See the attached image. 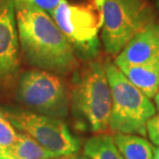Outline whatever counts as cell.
I'll list each match as a JSON object with an SVG mask.
<instances>
[{
    "instance_id": "cell-21",
    "label": "cell",
    "mask_w": 159,
    "mask_h": 159,
    "mask_svg": "<svg viewBox=\"0 0 159 159\" xmlns=\"http://www.w3.org/2000/svg\"><path fill=\"white\" fill-rule=\"evenodd\" d=\"M1 1H2V0H0V3H1Z\"/></svg>"
},
{
    "instance_id": "cell-11",
    "label": "cell",
    "mask_w": 159,
    "mask_h": 159,
    "mask_svg": "<svg viewBox=\"0 0 159 159\" xmlns=\"http://www.w3.org/2000/svg\"><path fill=\"white\" fill-rule=\"evenodd\" d=\"M8 155L14 159H56V154L48 151L24 132H18L14 144L7 146Z\"/></svg>"
},
{
    "instance_id": "cell-19",
    "label": "cell",
    "mask_w": 159,
    "mask_h": 159,
    "mask_svg": "<svg viewBox=\"0 0 159 159\" xmlns=\"http://www.w3.org/2000/svg\"><path fill=\"white\" fill-rule=\"evenodd\" d=\"M69 159H89V158L87 156H85V155H72Z\"/></svg>"
},
{
    "instance_id": "cell-1",
    "label": "cell",
    "mask_w": 159,
    "mask_h": 159,
    "mask_svg": "<svg viewBox=\"0 0 159 159\" xmlns=\"http://www.w3.org/2000/svg\"><path fill=\"white\" fill-rule=\"evenodd\" d=\"M14 4L20 47L27 63L56 75L74 72L77 55L50 14L24 3Z\"/></svg>"
},
{
    "instance_id": "cell-16",
    "label": "cell",
    "mask_w": 159,
    "mask_h": 159,
    "mask_svg": "<svg viewBox=\"0 0 159 159\" xmlns=\"http://www.w3.org/2000/svg\"><path fill=\"white\" fill-rule=\"evenodd\" d=\"M147 134L150 141L159 147V114L154 115L147 123Z\"/></svg>"
},
{
    "instance_id": "cell-4",
    "label": "cell",
    "mask_w": 159,
    "mask_h": 159,
    "mask_svg": "<svg viewBox=\"0 0 159 159\" xmlns=\"http://www.w3.org/2000/svg\"><path fill=\"white\" fill-rule=\"evenodd\" d=\"M102 4L103 0H63L50 14L75 55L85 61L96 59L99 54Z\"/></svg>"
},
{
    "instance_id": "cell-13",
    "label": "cell",
    "mask_w": 159,
    "mask_h": 159,
    "mask_svg": "<svg viewBox=\"0 0 159 159\" xmlns=\"http://www.w3.org/2000/svg\"><path fill=\"white\" fill-rule=\"evenodd\" d=\"M84 155L89 159H124L113 136L97 133L89 138L84 144Z\"/></svg>"
},
{
    "instance_id": "cell-18",
    "label": "cell",
    "mask_w": 159,
    "mask_h": 159,
    "mask_svg": "<svg viewBox=\"0 0 159 159\" xmlns=\"http://www.w3.org/2000/svg\"><path fill=\"white\" fill-rule=\"evenodd\" d=\"M154 100H155V104H156V109L159 111V88H158L156 95H155V97H154Z\"/></svg>"
},
{
    "instance_id": "cell-17",
    "label": "cell",
    "mask_w": 159,
    "mask_h": 159,
    "mask_svg": "<svg viewBox=\"0 0 159 159\" xmlns=\"http://www.w3.org/2000/svg\"><path fill=\"white\" fill-rule=\"evenodd\" d=\"M152 159H159V147H153V158Z\"/></svg>"
},
{
    "instance_id": "cell-5",
    "label": "cell",
    "mask_w": 159,
    "mask_h": 159,
    "mask_svg": "<svg viewBox=\"0 0 159 159\" xmlns=\"http://www.w3.org/2000/svg\"><path fill=\"white\" fill-rule=\"evenodd\" d=\"M101 41L106 52L117 57L126 44L152 22L144 0H103Z\"/></svg>"
},
{
    "instance_id": "cell-6",
    "label": "cell",
    "mask_w": 159,
    "mask_h": 159,
    "mask_svg": "<svg viewBox=\"0 0 159 159\" xmlns=\"http://www.w3.org/2000/svg\"><path fill=\"white\" fill-rule=\"evenodd\" d=\"M17 98L32 112L63 119L70 107V94L58 75L35 68L22 74L18 80Z\"/></svg>"
},
{
    "instance_id": "cell-15",
    "label": "cell",
    "mask_w": 159,
    "mask_h": 159,
    "mask_svg": "<svg viewBox=\"0 0 159 159\" xmlns=\"http://www.w3.org/2000/svg\"><path fill=\"white\" fill-rule=\"evenodd\" d=\"M14 3H24V4L34 6V7L40 8L51 14L63 0H12Z\"/></svg>"
},
{
    "instance_id": "cell-3",
    "label": "cell",
    "mask_w": 159,
    "mask_h": 159,
    "mask_svg": "<svg viewBox=\"0 0 159 159\" xmlns=\"http://www.w3.org/2000/svg\"><path fill=\"white\" fill-rule=\"evenodd\" d=\"M112 94L109 128L114 133L147 135V123L155 115L150 98L127 79L115 62L104 61Z\"/></svg>"
},
{
    "instance_id": "cell-8",
    "label": "cell",
    "mask_w": 159,
    "mask_h": 159,
    "mask_svg": "<svg viewBox=\"0 0 159 159\" xmlns=\"http://www.w3.org/2000/svg\"><path fill=\"white\" fill-rule=\"evenodd\" d=\"M20 40L12 0L0 3V90L11 87L19 80Z\"/></svg>"
},
{
    "instance_id": "cell-9",
    "label": "cell",
    "mask_w": 159,
    "mask_h": 159,
    "mask_svg": "<svg viewBox=\"0 0 159 159\" xmlns=\"http://www.w3.org/2000/svg\"><path fill=\"white\" fill-rule=\"evenodd\" d=\"M157 57H159V24L152 21L126 44L114 62L116 65H138Z\"/></svg>"
},
{
    "instance_id": "cell-7",
    "label": "cell",
    "mask_w": 159,
    "mask_h": 159,
    "mask_svg": "<svg viewBox=\"0 0 159 159\" xmlns=\"http://www.w3.org/2000/svg\"><path fill=\"white\" fill-rule=\"evenodd\" d=\"M2 111L16 128L58 157H70L78 153L80 141L62 119L12 107H5Z\"/></svg>"
},
{
    "instance_id": "cell-12",
    "label": "cell",
    "mask_w": 159,
    "mask_h": 159,
    "mask_svg": "<svg viewBox=\"0 0 159 159\" xmlns=\"http://www.w3.org/2000/svg\"><path fill=\"white\" fill-rule=\"evenodd\" d=\"M113 139L124 159L153 158V147L144 136L115 133Z\"/></svg>"
},
{
    "instance_id": "cell-20",
    "label": "cell",
    "mask_w": 159,
    "mask_h": 159,
    "mask_svg": "<svg viewBox=\"0 0 159 159\" xmlns=\"http://www.w3.org/2000/svg\"><path fill=\"white\" fill-rule=\"evenodd\" d=\"M0 159H12V158H9V157H3V156H0Z\"/></svg>"
},
{
    "instance_id": "cell-10",
    "label": "cell",
    "mask_w": 159,
    "mask_h": 159,
    "mask_svg": "<svg viewBox=\"0 0 159 159\" xmlns=\"http://www.w3.org/2000/svg\"><path fill=\"white\" fill-rule=\"evenodd\" d=\"M117 66L146 96L149 98L155 97L159 88V57L144 64Z\"/></svg>"
},
{
    "instance_id": "cell-14",
    "label": "cell",
    "mask_w": 159,
    "mask_h": 159,
    "mask_svg": "<svg viewBox=\"0 0 159 159\" xmlns=\"http://www.w3.org/2000/svg\"><path fill=\"white\" fill-rule=\"evenodd\" d=\"M17 133L15 126L6 117L2 109H0V145L5 147L12 145Z\"/></svg>"
},
{
    "instance_id": "cell-2",
    "label": "cell",
    "mask_w": 159,
    "mask_h": 159,
    "mask_svg": "<svg viewBox=\"0 0 159 159\" xmlns=\"http://www.w3.org/2000/svg\"><path fill=\"white\" fill-rule=\"evenodd\" d=\"M70 107L77 128L96 134L109 129L112 94L104 63L89 60L75 69L71 80Z\"/></svg>"
}]
</instances>
